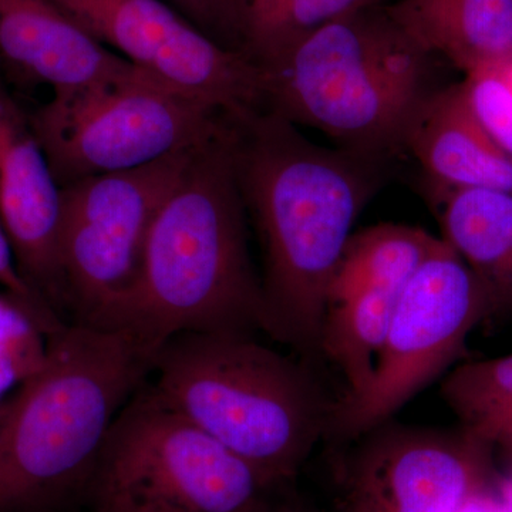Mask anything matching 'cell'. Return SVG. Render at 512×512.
Listing matches in <instances>:
<instances>
[{
  "label": "cell",
  "mask_w": 512,
  "mask_h": 512,
  "mask_svg": "<svg viewBox=\"0 0 512 512\" xmlns=\"http://www.w3.org/2000/svg\"><path fill=\"white\" fill-rule=\"evenodd\" d=\"M235 174L261 248L269 338L312 365L330 279L379 183V161L320 147L278 114L229 116Z\"/></svg>",
  "instance_id": "obj_1"
},
{
  "label": "cell",
  "mask_w": 512,
  "mask_h": 512,
  "mask_svg": "<svg viewBox=\"0 0 512 512\" xmlns=\"http://www.w3.org/2000/svg\"><path fill=\"white\" fill-rule=\"evenodd\" d=\"M248 227L228 116L215 136L195 147L158 210L130 291L92 326L156 349L184 333L269 336Z\"/></svg>",
  "instance_id": "obj_2"
},
{
  "label": "cell",
  "mask_w": 512,
  "mask_h": 512,
  "mask_svg": "<svg viewBox=\"0 0 512 512\" xmlns=\"http://www.w3.org/2000/svg\"><path fill=\"white\" fill-rule=\"evenodd\" d=\"M158 350L128 333L64 323L0 416V512H47L87 497L121 409Z\"/></svg>",
  "instance_id": "obj_3"
},
{
  "label": "cell",
  "mask_w": 512,
  "mask_h": 512,
  "mask_svg": "<svg viewBox=\"0 0 512 512\" xmlns=\"http://www.w3.org/2000/svg\"><path fill=\"white\" fill-rule=\"evenodd\" d=\"M153 389L279 488L325 440L330 407L312 367L237 332L184 333L158 350Z\"/></svg>",
  "instance_id": "obj_4"
},
{
  "label": "cell",
  "mask_w": 512,
  "mask_h": 512,
  "mask_svg": "<svg viewBox=\"0 0 512 512\" xmlns=\"http://www.w3.org/2000/svg\"><path fill=\"white\" fill-rule=\"evenodd\" d=\"M431 59L384 6L360 10L259 66L262 110L380 161L402 150L414 110L434 90Z\"/></svg>",
  "instance_id": "obj_5"
},
{
  "label": "cell",
  "mask_w": 512,
  "mask_h": 512,
  "mask_svg": "<svg viewBox=\"0 0 512 512\" xmlns=\"http://www.w3.org/2000/svg\"><path fill=\"white\" fill-rule=\"evenodd\" d=\"M281 490L146 383L114 420L87 498L124 512H265Z\"/></svg>",
  "instance_id": "obj_6"
},
{
  "label": "cell",
  "mask_w": 512,
  "mask_h": 512,
  "mask_svg": "<svg viewBox=\"0 0 512 512\" xmlns=\"http://www.w3.org/2000/svg\"><path fill=\"white\" fill-rule=\"evenodd\" d=\"M56 183L119 173L204 143L228 113L165 86L136 66L116 79L30 111Z\"/></svg>",
  "instance_id": "obj_7"
},
{
  "label": "cell",
  "mask_w": 512,
  "mask_h": 512,
  "mask_svg": "<svg viewBox=\"0 0 512 512\" xmlns=\"http://www.w3.org/2000/svg\"><path fill=\"white\" fill-rule=\"evenodd\" d=\"M490 318L480 282L439 238L400 292L372 379L355 396L333 400L323 441L339 446L392 420L456 366L473 330Z\"/></svg>",
  "instance_id": "obj_8"
},
{
  "label": "cell",
  "mask_w": 512,
  "mask_h": 512,
  "mask_svg": "<svg viewBox=\"0 0 512 512\" xmlns=\"http://www.w3.org/2000/svg\"><path fill=\"white\" fill-rule=\"evenodd\" d=\"M195 147L60 188V262L72 322L94 325L130 291L151 225Z\"/></svg>",
  "instance_id": "obj_9"
},
{
  "label": "cell",
  "mask_w": 512,
  "mask_h": 512,
  "mask_svg": "<svg viewBox=\"0 0 512 512\" xmlns=\"http://www.w3.org/2000/svg\"><path fill=\"white\" fill-rule=\"evenodd\" d=\"M329 512H463L491 478L470 431L389 420L335 446Z\"/></svg>",
  "instance_id": "obj_10"
},
{
  "label": "cell",
  "mask_w": 512,
  "mask_h": 512,
  "mask_svg": "<svg viewBox=\"0 0 512 512\" xmlns=\"http://www.w3.org/2000/svg\"><path fill=\"white\" fill-rule=\"evenodd\" d=\"M101 45L153 79L225 113L262 110V70L161 0H53Z\"/></svg>",
  "instance_id": "obj_11"
},
{
  "label": "cell",
  "mask_w": 512,
  "mask_h": 512,
  "mask_svg": "<svg viewBox=\"0 0 512 512\" xmlns=\"http://www.w3.org/2000/svg\"><path fill=\"white\" fill-rule=\"evenodd\" d=\"M0 64V224L20 274L62 315L67 308L60 262V187ZM62 318V316H60Z\"/></svg>",
  "instance_id": "obj_12"
},
{
  "label": "cell",
  "mask_w": 512,
  "mask_h": 512,
  "mask_svg": "<svg viewBox=\"0 0 512 512\" xmlns=\"http://www.w3.org/2000/svg\"><path fill=\"white\" fill-rule=\"evenodd\" d=\"M0 64L55 96L80 92L133 69L53 0H0Z\"/></svg>",
  "instance_id": "obj_13"
},
{
  "label": "cell",
  "mask_w": 512,
  "mask_h": 512,
  "mask_svg": "<svg viewBox=\"0 0 512 512\" xmlns=\"http://www.w3.org/2000/svg\"><path fill=\"white\" fill-rule=\"evenodd\" d=\"M409 151L439 190L512 192V157L481 126L463 82L431 90L404 131Z\"/></svg>",
  "instance_id": "obj_14"
},
{
  "label": "cell",
  "mask_w": 512,
  "mask_h": 512,
  "mask_svg": "<svg viewBox=\"0 0 512 512\" xmlns=\"http://www.w3.org/2000/svg\"><path fill=\"white\" fill-rule=\"evenodd\" d=\"M384 10L424 52L466 76L512 60V0H397Z\"/></svg>",
  "instance_id": "obj_15"
},
{
  "label": "cell",
  "mask_w": 512,
  "mask_h": 512,
  "mask_svg": "<svg viewBox=\"0 0 512 512\" xmlns=\"http://www.w3.org/2000/svg\"><path fill=\"white\" fill-rule=\"evenodd\" d=\"M441 239L480 282L493 316L512 315V192L439 190Z\"/></svg>",
  "instance_id": "obj_16"
},
{
  "label": "cell",
  "mask_w": 512,
  "mask_h": 512,
  "mask_svg": "<svg viewBox=\"0 0 512 512\" xmlns=\"http://www.w3.org/2000/svg\"><path fill=\"white\" fill-rule=\"evenodd\" d=\"M402 289L360 286L326 301L320 357L342 373L346 382L343 396L362 392L372 379Z\"/></svg>",
  "instance_id": "obj_17"
},
{
  "label": "cell",
  "mask_w": 512,
  "mask_h": 512,
  "mask_svg": "<svg viewBox=\"0 0 512 512\" xmlns=\"http://www.w3.org/2000/svg\"><path fill=\"white\" fill-rule=\"evenodd\" d=\"M437 242L424 229L393 222L353 232L330 279L326 301L360 286L404 288Z\"/></svg>",
  "instance_id": "obj_18"
},
{
  "label": "cell",
  "mask_w": 512,
  "mask_h": 512,
  "mask_svg": "<svg viewBox=\"0 0 512 512\" xmlns=\"http://www.w3.org/2000/svg\"><path fill=\"white\" fill-rule=\"evenodd\" d=\"M441 397L477 439L493 448L512 443V353L454 366Z\"/></svg>",
  "instance_id": "obj_19"
},
{
  "label": "cell",
  "mask_w": 512,
  "mask_h": 512,
  "mask_svg": "<svg viewBox=\"0 0 512 512\" xmlns=\"http://www.w3.org/2000/svg\"><path fill=\"white\" fill-rule=\"evenodd\" d=\"M42 330L28 312L6 293L0 295V397L13 384L23 383L42 365ZM2 406V403H0Z\"/></svg>",
  "instance_id": "obj_20"
},
{
  "label": "cell",
  "mask_w": 512,
  "mask_h": 512,
  "mask_svg": "<svg viewBox=\"0 0 512 512\" xmlns=\"http://www.w3.org/2000/svg\"><path fill=\"white\" fill-rule=\"evenodd\" d=\"M468 103L481 126L512 157V80L501 67L478 70L463 80Z\"/></svg>",
  "instance_id": "obj_21"
},
{
  "label": "cell",
  "mask_w": 512,
  "mask_h": 512,
  "mask_svg": "<svg viewBox=\"0 0 512 512\" xmlns=\"http://www.w3.org/2000/svg\"><path fill=\"white\" fill-rule=\"evenodd\" d=\"M0 289L29 313L43 335H50L64 325L62 318L20 274L12 245L2 224H0Z\"/></svg>",
  "instance_id": "obj_22"
},
{
  "label": "cell",
  "mask_w": 512,
  "mask_h": 512,
  "mask_svg": "<svg viewBox=\"0 0 512 512\" xmlns=\"http://www.w3.org/2000/svg\"><path fill=\"white\" fill-rule=\"evenodd\" d=\"M195 28L232 52L244 53L237 13L231 0H170Z\"/></svg>",
  "instance_id": "obj_23"
},
{
  "label": "cell",
  "mask_w": 512,
  "mask_h": 512,
  "mask_svg": "<svg viewBox=\"0 0 512 512\" xmlns=\"http://www.w3.org/2000/svg\"><path fill=\"white\" fill-rule=\"evenodd\" d=\"M265 512H311L296 501L276 500Z\"/></svg>",
  "instance_id": "obj_24"
},
{
  "label": "cell",
  "mask_w": 512,
  "mask_h": 512,
  "mask_svg": "<svg viewBox=\"0 0 512 512\" xmlns=\"http://www.w3.org/2000/svg\"><path fill=\"white\" fill-rule=\"evenodd\" d=\"M93 512H124V511L114 510V508H107V507H94Z\"/></svg>",
  "instance_id": "obj_25"
},
{
  "label": "cell",
  "mask_w": 512,
  "mask_h": 512,
  "mask_svg": "<svg viewBox=\"0 0 512 512\" xmlns=\"http://www.w3.org/2000/svg\"><path fill=\"white\" fill-rule=\"evenodd\" d=\"M3 404L0 406V416H2Z\"/></svg>",
  "instance_id": "obj_26"
}]
</instances>
